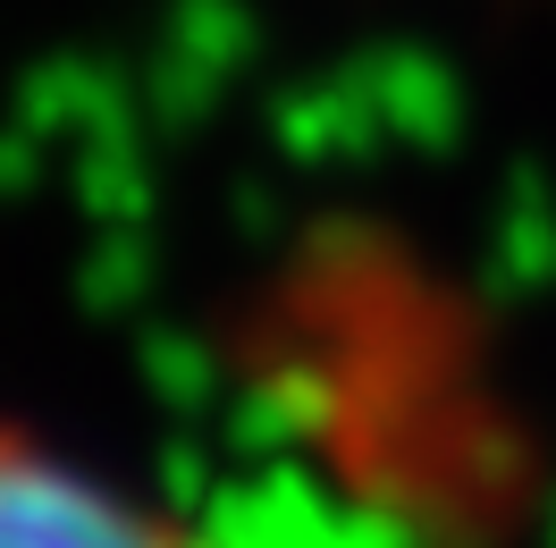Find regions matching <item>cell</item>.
Here are the masks:
<instances>
[{"label":"cell","mask_w":556,"mask_h":548,"mask_svg":"<svg viewBox=\"0 0 556 548\" xmlns=\"http://www.w3.org/2000/svg\"><path fill=\"white\" fill-rule=\"evenodd\" d=\"M0 548H228L93 447L0 413Z\"/></svg>","instance_id":"obj_1"}]
</instances>
